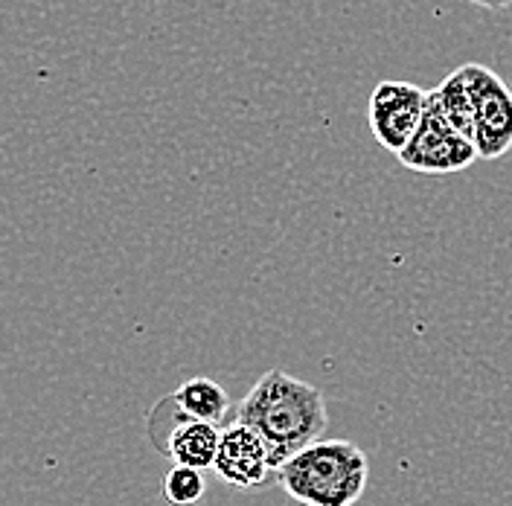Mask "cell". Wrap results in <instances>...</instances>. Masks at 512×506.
Instances as JSON below:
<instances>
[{
    "instance_id": "6da1fadb",
    "label": "cell",
    "mask_w": 512,
    "mask_h": 506,
    "mask_svg": "<svg viewBox=\"0 0 512 506\" xmlns=\"http://www.w3.org/2000/svg\"><path fill=\"white\" fill-rule=\"evenodd\" d=\"M233 419L259 431L271 451L274 469L280 472V466L297 451L323 437L329 413L326 399L315 384L294 379L286 370H271L236 405Z\"/></svg>"
},
{
    "instance_id": "7a4b0ae2",
    "label": "cell",
    "mask_w": 512,
    "mask_h": 506,
    "mask_svg": "<svg viewBox=\"0 0 512 506\" xmlns=\"http://www.w3.org/2000/svg\"><path fill=\"white\" fill-rule=\"evenodd\" d=\"M280 486L303 506H355L370 483L367 454L350 440L306 445L280 466Z\"/></svg>"
},
{
    "instance_id": "3957f363",
    "label": "cell",
    "mask_w": 512,
    "mask_h": 506,
    "mask_svg": "<svg viewBox=\"0 0 512 506\" xmlns=\"http://www.w3.org/2000/svg\"><path fill=\"white\" fill-rule=\"evenodd\" d=\"M396 158L402 160V166L422 172V175H448V172L469 169L475 160H480V155L475 140L466 137L448 120L437 96L428 91L422 123L411 137V143Z\"/></svg>"
},
{
    "instance_id": "277c9868",
    "label": "cell",
    "mask_w": 512,
    "mask_h": 506,
    "mask_svg": "<svg viewBox=\"0 0 512 506\" xmlns=\"http://www.w3.org/2000/svg\"><path fill=\"white\" fill-rule=\"evenodd\" d=\"M475 99V146L480 160L504 158L512 149V91L486 64H463Z\"/></svg>"
},
{
    "instance_id": "5b68a950",
    "label": "cell",
    "mask_w": 512,
    "mask_h": 506,
    "mask_svg": "<svg viewBox=\"0 0 512 506\" xmlns=\"http://www.w3.org/2000/svg\"><path fill=\"white\" fill-rule=\"evenodd\" d=\"M425 105H428L425 88L402 79H382L367 102V123L373 137L387 152L399 155L422 123Z\"/></svg>"
},
{
    "instance_id": "8992f818",
    "label": "cell",
    "mask_w": 512,
    "mask_h": 506,
    "mask_svg": "<svg viewBox=\"0 0 512 506\" xmlns=\"http://www.w3.org/2000/svg\"><path fill=\"white\" fill-rule=\"evenodd\" d=\"M213 472L227 486H236V489H256L265 483V477L271 472L277 475L271 463V451L259 437V431L239 419H233L227 428H222V443H219Z\"/></svg>"
},
{
    "instance_id": "52a82bcc",
    "label": "cell",
    "mask_w": 512,
    "mask_h": 506,
    "mask_svg": "<svg viewBox=\"0 0 512 506\" xmlns=\"http://www.w3.org/2000/svg\"><path fill=\"white\" fill-rule=\"evenodd\" d=\"M219 443H222V425L204 422V419H187L175 413V422L169 425L160 443V454H166L172 463L207 472L216 463Z\"/></svg>"
},
{
    "instance_id": "ba28073f",
    "label": "cell",
    "mask_w": 512,
    "mask_h": 506,
    "mask_svg": "<svg viewBox=\"0 0 512 506\" xmlns=\"http://www.w3.org/2000/svg\"><path fill=\"white\" fill-rule=\"evenodd\" d=\"M172 408L178 416H187V419H204V422H216L222 425L224 419L230 416V396L219 381L213 379H190L184 381L172 396H169Z\"/></svg>"
},
{
    "instance_id": "9c48e42d",
    "label": "cell",
    "mask_w": 512,
    "mask_h": 506,
    "mask_svg": "<svg viewBox=\"0 0 512 506\" xmlns=\"http://www.w3.org/2000/svg\"><path fill=\"white\" fill-rule=\"evenodd\" d=\"M431 94L437 96V102H440V108H443V114H446L448 120L460 128L466 137L475 140V99H472V88L466 82L463 67L448 73Z\"/></svg>"
},
{
    "instance_id": "30bf717a",
    "label": "cell",
    "mask_w": 512,
    "mask_h": 506,
    "mask_svg": "<svg viewBox=\"0 0 512 506\" xmlns=\"http://www.w3.org/2000/svg\"><path fill=\"white\" fill-rule=\"evenodd\" d=\"M207 492V480L201 469H192V466H181L175 463L160 483V495L163 501L172 506H192L198 504Z\"/></svg>"
},
{
    "instance_id": "8fae6325",
    "label": "cell",
    "mask_w": 512,
    "mask_h": 506,
    "mask_svg": "<svg viewBox=\"0 0 512 506\" xmlns=\"http://www.w3.org/2000/svg\"><path fill=\"white\" fill-rule=\"evenodd\" d=\"M472 3H475V6H480V9H492V12L512 6V0H472Z\"/></svg>"
}]
</instances>
